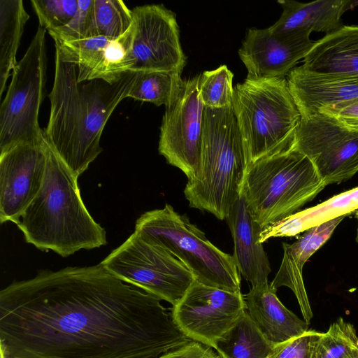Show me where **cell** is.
Here are the masks:
<instances>
[{"label": "cell", "mask_w": 358, "mask_h": 358, "mask_svg": "<svg viewBox=\"0 0 358 358\" xmlns=\"http://www.w3.org/2000/svg\"><path fill=\"white\" fill-rule=\"evenodd\" d=\"M155 295L101 264L0 291L1 358H157L192 341Z\"/></svg>", "instance_id": "1"}, {"label": "cell", "mask_w": 358, "mask_h": 358, "mask_svg": "<svg viewBox=\"0 0 358 358\" xmlns=\"http://www.w3.org/2000/svg\"><path fill=\"white\" fill-rule=\"evenodd\" d=\"M138 74L127 71L113 83L101 79L79 83L77 66L55 53L50 117L43 136L77 179L102 152L103 128L119 103L127 97Z\"/></svg>", "instance_id": "2"}, {"label": "cell", "mask_w": 358, "mask_h": 358, "mask_svg": "<svg viewBox=\"0 0 358 358\" xmlns=\"http://www.w3.org/2000/svg\"><path fill=\"white\" fill-rule=\"evenodd\" d=\"M13 223L27 243L64 257L107 244L106 230L82 200L78 179L49 146L41 188Z\"/></svg>", "instance_id": "3"}, {"label": "cell", "mask_w": 358, "mask_h": 358, "mask_svg": "<svg viewBox=\"0 0 358 358\" xmlns=\"http://www.w3.org/2000/svg\"><path fill=\"white\" fill-rule=\"evenodd\" d=\"M247 169L232 105L204 107L199 169L184 189L189 206L225 219L241 194Z\"/></svg>", "instance_id": "4"}, {"label": "cell", "mask_w": 358, "mask_h": 358, "mask_svg": "<svg viewBox=\"0 0 358 358\" xmlns=\"http://www.w3.org/2000/svg\"><path fill=\"white\" fill-rule=\"evenodd\" d=\"M232 107L248 166L289 148L301 117L286 78L246 77L234 87Z\"/></svg>", "instance_id": "5"}, {"label": "cell", "mask_w": 358, "mask_h": 358, "mask_svg": "<svg viewBox=\"0 0 358 358\" xmlns=\"http://www.w3.org/2000/svg\"><path fill=\"white\" fill-rule=\"evenodd\" d=\"M325 187L311 161L289 148L249 164L241 193L264 230L298 212Z\"/></svg>", "instance_id": "6"}, {"label": "cell", "mask_w": 358, "mask_h": 358, "mask_svg": "<svg viewBox=\"0 0 358 358\" xmlns=\"http://www.w3.org/2000/svg\"><path fill=\"white\" fill-rule=\"evenodd\" d=\"M134 234L178 259L194 279L206 285L241 292V275L232 255L207 239L205 234L173 208L147 211L136 220Z\"/></svg>", "instance_id": "7"}, {"label": "cell", "mask_w": 358, "mask_h": 358, "mask_svg": "<svg viewBox=\"0 0 358 358\" xmlns=\"http://www.w3.org/2000/svg\"><path fill=\"white\" fill-rule=\"evenodd\" d=\"M45 31L41 27L37 29L13 70L0 108V154L20 144L45 140L38 114L46 84Z\"/></svg>", "instance_id": "8"}, {"label": "cell", "mask_w": 358, "mask_h": 358, "mask_svg": "<svg viewBox=\"0 0 358 358\" xmlns=\"http://www.w3.org/2000/svg\"><path fill=\"white\" fill-rule=\"evenodd\" d=\"M100 264L122 280L173 306L182 298L194 280L190 271L171 253L146 243L134 233Z\"/></svg>", "instance_id": "9"}, {"label": "cell", "mask_w": 358, "mask_h": 358, "mask_svg": "<svg viewBox=\"0 0 358 358\" xmlns=\"http://www.w3.org/2000/svg\"><path fill=\"white\" fill-rule=\"evenodd\" d=\"M289 148L311 161L326 186L348 180L358 172V129L327 115L301 118Z\"/></svg>", "instance_id": "10"}, {"label": "cell", "mask_w": 358, "mask_h": 358, "mask_svg": "<svg viewBox=\"0 0 358 358\" xmlns=\"http://www.w3.org/2000/svg\"><path fill=\"white\" fill-rule=\"evenodd\" d=\"M246 310L244 296L202 284L195 279L173 306V320L193 341L211 348Z\"/></svg>", "instance_id": "11"}, {"label": "cell", "mask_w": 358, "mask_h": 358, "mask_svg": "<svg viewBox=\"0 0 358 358\" xmlns=\"http://www.w3.org/2000/svg\"><path fill=\"white\" fill-rule=\"evenodd\" d=\"M199 75L183 80L175 99L165 108L158 150L167 162L189 180L197 173L204 106L199 91Z\"/></svg>", "instance_id": "12"}, {"label": "cell", "mask_w": 358, "mask_h": 358, "mask_svg": "<svg viewBox=\"0 0 358 358\" xmlns=\"http://www.w3.org/2000/svg\"><path fill=\"white\" fill-rule=\"evenodd\" d=\"M132 12L131 71L181 73L187 63L176 15L163 5L137 6Z\"/></svg>", "instance_id": "13"}, {"label": "cell", "mask_w": 358, "mask_h": 358, "mask_svg": "<svg viewBox=\"0 0 358 358\" xmlns=\"http://www.w3.org/2000/svg\"><path fill=\"white\" fill-rule=\"evenodd\" d=\"M48 145L23 143L0 154V222H14L43 182Z\"/></svg>", "instance_id": "14"}, {"label": "cell", "mask_w": 358, "mask_h": 358, "mask_svg": "<svg viewBox=\"0 0 358 358\" xmlns=\"http://www.w3.org/2000/svg\"><path fill=\"white\" fill-rule=\"evenodd\" d=\"M133 29L112 38L99 36L73 41H55V53L78 68L79 83L101 79L113 83L134 66Z\"/></svg>", "instance_id": "15"}, {"label": "cell", "mask_w": 358, "mask_h": 358, "mask_svg": "<svg viewBox=\"0 0 358 358\" xmlns=\"http://www.w3.org/2000/svg\"><path fill=\"white\" fill-rule=\"evenodd\" d=\"M310 35L307 31L276 34L269 28L248 29L238 52L247 77L285 78L313 47L315 41Z\"/></svg>", "instance_id": "16"}, {"label": "cell", "mask_w": 358, "mask_h": 358, "mask_svg": "<svg viewBox=\"0 0 358 358\" xmlns=\"http://www.w3.org/2000/svg\"><path fill=\"white\" fill-rule=\"evenodd\" d=\"M286 80L301 118L358 98V77L317 73L299 66L289 71Z\"/></svg>", "instance_id": "17"}, {"label": "cell", "mask_w": 358, "mask_h": 358, "mask_svg": "<svg viewBox=\"0 0 358 358\" xmlns=\"http://www.w3.org/2000/svg\"><path fill=\"white\" fill-rule=\"evenodd\" d=\"M225 219L233 236L232 257L240 275L252 287L268 283L271 268L262 243L259 242L263 230L252 217L242 193Z\"/></svg>", "instance_id": "18"}, {"label": "cell", "mask_w": 358, "mask_h": 358, "mask_svg": "<svg viewBox=\"0 0 358 358\" xmlns=\"http://www.w3.org/2000/svg\"><path fill=\"white\" fill-rule=\"evenodd\" d=\"M345 216H341L303 232L292 244L282 243L283 257L280 268L271 283L278 289L285 286L292 290L299 304L304 320L309 324L313 317L303 278V268L309 258L331 236Z\"/></svg>", "instance_id": "19"}, {"label": "cell", "mask_w": 358, "mask_h": 358, "mask_svg": "<svg viewBox=\"0 0 358 358\" xmlns=\"http://www.w3.org/2000/svg\"><path fill=\"white\" fill-rule=\"evenodd\" d=\"M271 283L253 287L244 296L246 311L263 336L273 345L303 334L308 324L279 300Z\"/></svg>", "instance_id": "20"}, {"label": "cell", "mask_w": 358, "mask_h": 358, "mask_svg": "<svg viewBox=\"0 0 358 358\" xmlns=\"http://www.w3.org/2000/svg\"><path fill=\"white\" fill-rule=\"evenodd\" d=\"M282 8L279 20L269 28L276 34L300 31L329 34L342 26L341 16L352 8L350 0H317L301 3L293 0H279Z\"/></svg>", "instance_id": "21"}, {"label": "cell", "mask_w": 358, "mask_h": 358, "mask_svg": "<svg viewBox=\"0 0 358 358\" xmlns=\"http://www.w3.org/2000/svg\"><path fill=\"white\" fill-rule=\"evenodd\" d=\"M314 73L358 77V26L343 25L315 41L303 59Z\"/></svg>", "instance_id": "22"}, {"label": "cell", "mask_w": 358, "mask_h": 358, "mask_svg": "<svg viewBox=\"0 0 358 358\" xmlns=\"http://www.w3.org/2000/svg\"><path fill=\"white\" fill-rule=\"evenodd\" d=\"M358 210V187L335 195L315 206L298 211L264 229L259 242L271 238L294 236L333 219Z\"/></svg>", "instance_id": "23"}, {"label": "cell", "mask_w": 358, "mask_h": 358, "mask_svg": "<svg viewBox=\"0 0 358 358\" xmlns=\"http://www.w3.org/2000/svg\"><path fill=\"white\" fill-rule=\"evenodd\" d=\"M29 18L22 1H0V95L17 64L16 54Z\"/></svg>", "instance_id": "24"}, {"label": "cell", "mask_w": 358, "mask_h": 358, "mask_svg": "<svg viewBox=\"0 0 358 358\" xmlns=\"http://www.w3.org/2000/svg\"><path fill=\"white\" fill-rule=\"evenodd\" d=\"M273 346L245 310L215 350L221 358H266Z\"/></svg>", "instance_id": "25"}, {"label": "cell", "mask_w": 358, "mask_h": 358, "mask_svg": "<svg viewBox=\"0 0 358 358\" xmlns=\"http://www.w3.org/2000/svg\"><path fill=\"white\" fill-rule=\"evenodd\" d=\"M182 82L179 73L138 72L127 97L167 106L178 95Z\"/></svg>", "instance_id": "26"}, {"label": "cell", "mask_w": 358, "mask_h": 358, "mask_svg": "<svg viewBox=\"0 0 358 358\" xmlns=\"http://www.w3.org/2000/svg\"><path fill=\"white\" fill-rule=\"evenodd\" d=\"M358 352V336L352 324L339 317L321 333L310 358H349Z\"/></svg>", "instance_id": "27"}, {"label": "cell", "mask_w": 358, "mask_h": 358, "mask_svg": "<svg viewBox=\"0 0 358 358\" xmlns=\"http://www.w3.org/2000/svg\"><path fill=\"white\" fill-rule=\"evenodd\" d=\"M233 77V73L226 65L199 75V96L204 107L223 108L232 105Z\"/></svg>", "instance_id": "28"}, {"label": "cell", "mask_w": 358, "mask_h": 358, "mask_svg": "<svg viewBox=\"0 0 358 358\" xmlns=\"http://www.w3.org/2000/svg\"><path fill=\"white\" fill-rule=\"evenodd\" d=\"M133 22L132 12L120 0H94V24L97 36L117 38Z\"/></svg>", "instance_id": "29"}, {"label": "cell", "mask_w": 358, "mask_h": 358, "mask_svg": "<svg viewBox=\"0 0 358 358\" xmlns=\"http://www.w3.org/2000/svg\"><path fill=\"white\" fill-rule=\"evenodd\" d=\"M48 33L57 42L98 36L94 24V0H78V9L72 20L64 27Z\"/></svg>", "instance_id": "30"}, {"label": "cell", "mask_w": 358, "mask_h": 358, "mask_svg": "<svg viewBox=\"0 0 358 358\" xmlns=\"http://www.w3.org/2000/svg\"><path fill=\"white\" fill-rule=\"evenodd\" d=\"M41 27L48 31L66 25L78 9V0H31Z\"/></svg>", "instance_id": "31"}, {"label": "cell", "mask_w": 358, "mask_h": 358, "mask_svg": "<svg viewBox=\"0 0 358 358\" xmlns=\"http://www.w3.org/2000/svg\"><path fill=\"white\" fill-rule=\"evenodd\" d=\"M321 333L308 330L303 334L273 346L266 358H310Z\"/></svg>", "instance_id": "32"}, {"label": "cell", "mask_w": 358, "mask_h": 358, "mask_svg": "<svg viewBox=\"0 0 358 358\" xmlns=\"http://www.w3.org/2000/svg\"><path fill=\"white\" fill-rule=\"evenodd\" d=\"M317 113L327 115L348 127L358 129V98L323 108Z\"/></svg>", "instance_id": "33"}, {"label": "cell", "mask_w": 358, "mask_h": 358, "mask_svg": "<svg viewBox=\"0 0 358 358\" xmlns=\"http://www.w3.org/2000/svg\"><path fill=\"white\" fill-rule=\"evenodd\" d=\"M216 356L211 348L196 341H191L159 358H215Z\"/></svg>", "instance_id": "34"}, {"label": "cell", "mask_w": 358, "mask_h": 358, "mask_svg": "<svg viewBox=\"0 0 358 358\" xmlns=\"http://www.w3.org/2000/svg\"><path fill=\"white\" fill-rule=\"evenodd\" d=\"M357 212V221H358V210L356 211ZM356 241L357 243H358V224H357V235H356Z\"/></svg>", "instance_id": "35"}, {"label": "cell", "mask_w": 358, "mask_h": 358, "mask_svg": "<svg viewBox=\"0 0 358 358\" xmlns=\"http://www.w3.org/2000/svg\"><path fill=\"white\" fill-rule=\"evenodd\" d=\"M349 358H358V352H357L356 353H355L353 355H352Z\"/></svg>", "instance_id": "36"}, {"label": "cell", "mask_w": 358, "mask_h": 358, "mask_svg": "<svg viewBox=\"0 0 358 358\" xmlns=\"http://www.w3.org/2000/svg\"><path fill=\"white\" fill-rule=\"evenodd\" d=\"M215 358H221L219 355H217Z\"/></svg>", "instance_id": "37"}, {"label": "cell", "mask_w": 358, "mask_h": 358, "mask_svg": "<svg viewBox=\"0 0 358 358\" xmlns=\"http://www.w3.org/2000/svg\"><path fill=\"white\" fill-rule=\"evenodd\" d=\"M159 357H157V358H159Z\"/></svg>", "instance_id": "38"}, {"label": "cell", "mask_w": 358, "mask_h": 358, "mask_svg": "<svg viewBox=\"0 0 358 358\" xmlns=\"http://www.w3.org/2000/svg\"></svg>", "instance_id": "39"}]
</instances>
